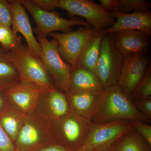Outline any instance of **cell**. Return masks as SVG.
Wrapping results in <instances>:
<instances>
[{
	"label": "cell",
	"mask_w": 151,
	"mask_h": 151,
	"mask_svg": "<svg viewBox=\"0 0 151 151\" xmlns=\"http://www.w3.org/2000/svg\"><path fill=\"white\" fill-rule=\"evenodd\" d=\"M119 120H139L147 124L150 122L116 85L103 90L90 121L93 124H103Z\"/></svg>",
	"instance_id": "1"
},
{
	"label": "cell",
	"mask_w": 151,
	"mask_h": 151,
	"mask_svg": "<svg viewBox=\"0 0 151 151\" xmlns=\"http://www.w3.org/2000/svg\"><path fill=\"white\" fill-rule=\"evenodd\" d=\"M47 123L55 144L70 151H76L83 146L92 122L78 116L71 109L66 116Z\"/></svg>",
	"instance_id": "2"
},
{
	"label": "cell",
	"mask_w": 151,
	"mask_h": 151,
	"mask_svg": "<svg viewBox=\"0 0 151 151\" xmlns=\"http://www.w3.org/2000/svg\"><path fill=\"white\" fill-rule=\"evenodd\" d=\"M6 52L18 72L21 81L35 83L42 89L55 87L52 77L41 59L32 55L27 46L22 44L14 50Z\"/></svg>",
	"instance_id": "3"
},
{
	"label": "cell",
	"mask_w": 151,
	"mask_h": 151,
	"mask_svg": "<svg viewBox=\"0 0 151 151\" xmlns=\"http://www.w3.org/2000/svg\"><path fill=\"white\" fill-rule=\"evenodd\" d=\"M37 35L41 47V59L52 77L55 86L64 93L69 92L72 67L59 54L55 40L49 41L45 36Z\"/></svg>",
	"instance_id": "4"
},
{
	"label": "cell",
	"mask_w": 151,
	"mask_h": 151,
	"mask_svg": "<svg viewBox=\"0 0 151 151\" xmlns=\"http://www.w3.org/2000/svg\"><path fill=\"white\" fill-rule=\"evenodd\" d=\"M53 143L46 121L35 113L24 115L22 126L14 143L15 151H37Z\"/></svg>",
	"instance_id": "5"
},
{
	"label": "cell",
	"mask_w": 151,
	"mask_h": 151,
	"mask_svg": "<svg viewBox=\"0 0 151 151\" xmlns=\"http://www.w3.org/2000/svg\"><path fill=\"white\" fill-rule=\"evenodd\" d=\"M123 60L111 36L104 34L95 71L104 89L117 85Z\"/></svg>",
	"instance_id": "6"
},
{
	"label": "cell",
	"mask_w": 151,
	"mask_h": 151,
	"mask_svg": "<svg viewBox=\"0 0 151 151\" xmlns=\"http://www.w3.org/2000/svg\"><path fill=\"white\" fill-rule=\"evenodd\" d=\"M131 121L119 120L103 124L92 123L81 148L90 151L109 148L133 129Z\"/></svg>",
	"instance_id": "7"
},
{
	"label": "cell",
	"mask_w": 151,
	"mask_h": 151,
	"mask_svg": "<svg viewBox=\"0 0 151 151\" xmlns=\"http://www.w3.org/2000/svg\"><path fill=\"white\" fill-rule=\"evenodd\" d=\"M71 16L86 19L95 32H101L114 24L115 19L101 5L90 0H59L58 7Z\"/></svg>",
	"instance_id": "8"
},
{
	"label": "cell",
	"mask_w": 151,
	"mask_h": 151,
	"mask_svg": "<svg viewBox=\"0 0 151 151\" xmlns=\"http://www.w3.org/2000/svg\"><path fill=\"white\" fill-rule=\"evenodd\" d=\"M95 32L93 28L81 27L73 31L54 32L49 35L56 40L58 50L63 59L73 69L84 47Z\"/></svg>",
	"instance_id": "9"
},
{
	"label": "cell",
	"mask_w": 151,
	"mask_h": 151,
	"mask_svg": "<svg viewBox=\"0 0 151 151\" xmlns=\"http://www.w3.org/2000/svg\"><path fill=\"white\" fill-rule=\"evenodd\" d=\"M20 1L25 8L31 14L37 25V28L35 29L36 34L47 36L48 34L58 31L68 32L74 26L81 25L86 27H92L87 21L67 19L56 12L43 10L29 0H20Z\"/></svg>",
	"instance_id": "10"
},
{
	"label": "cell",
	"mask_w": 151,
	"mask_h": 151,
	"mask_svg": "<svg viewBox=\"0 0 151 151\" xmlns=\"http://www.w3.org/2000/svg\"><path fill=\"white\" fill-rule=\"evenodd\" d=\"M65 93L56 87L41 89L34 113L47 122L62 118L71 111Z\"/></svg>",
	"instance_id": "11"
},
{
	"label": "cell",
	"mask_w": 151,
	"mask_h": 151,
	"mask_svg": "<svg viewBox=\"0 0 151 151\" xmlns=\"http://www.w3.org/2000/svg\"><path fill=\"white\" fill-rule=\"evenodd\" d=\"M147 58L143 54H132L123 57L117 85L129 97L145 75L148 66Z\"/></svg>",
	"instance_id": "12"
},
{
	"label": "cell",
	"mask_w": 151,
	"mask_h": 151,
	"mask_svg": "<svg viewBox=\"0 0 151 151\" xmlns=\"http://www.w3.org/2000/svg\"><path fill=\"white\" fill-rule=\"evenodd\" d=\"M41 88L29 81H21L4 91L7 99L23 115L34 113Z\"/></svg>",
	"instance_id": "13"
},
{
	"label": "cell",
	"mask_w": 151,
	"mask_h": 151,
	"mask_svg": "<svg viewBox=\"0 0 151 151\" xmlns=\"http://www.w3.org/2000/svg\"><path fill=\"white\" fill-rule=\"evenodd\" d=\"M12 14V29L17 34L19 32L26 41L29 51L34 56L40 58L41 47L34 35L29 17L20 0L8 1Z\"/></svg>",
	"instance_id": "14"
},
{
	"label": "cell",
	"mask_w": 151,
	"mask_h": 151,
	"mask_svg": "<svg viewBox=\"0 0 151 151\" xmlns=\"http://www.w3.org/2000/svg\"><path fill=\"white\" fill-rule=\"evenodd\" d=\"M112 14L116 21L113 25L101 31L104 34H111L124 30L141 31L148 35L151 34L150 12H135L122 14L117 12Z\"/></svg>",
	"instance_id": "15"
},
{
	"label": "cell",
	"mask_w": 151,
	"mask_h": 151,
	"mask_svg": "<svg viewBox=\"0 0 151 151\" xmlns=\"http://www.w3.org/2000/svg\"><path fill=\"white\" fill-rule=\"evenodd\" d=\"M116 48L123 57L143 54L150 45L149 35L138 30H124L110 34Z\"/></svg>",
	"instance_id": "16"
},
{
	"label": "cell",
	"mask_w": 151,
	"mask_h": 151,
	"mask_svg": "<svg viewBox=\"0 0 151 151\" xmlns=\"http://www.w3.org/2000/svg\"><path fill=\"white\" fill-rule=\"evenodd\" d=\"M102 92L84 91L68 92L65 94L72 110L78 116L90 121L97 108Z\"/></svg>",
	"instance_id": "17"
},
{
	"label": "cell",
	"mask_w": 151,
	"mask_h": 151,
	"mask_svg": "<svg viewBox=\"0 0 151 151\" xmlns=\"http://www.w3.org/2000/svg\"><path fill=\"white\" fill-rule=\"evenodd\" d=\"M104 89L100 79L95 73L79 66L72 69L69 92L74 93L84 91L102 92Z\"/></svg>",
	"instance_id": "18"
},
{
	"label": "cell",
	"mask_w": 151,
	"mask_h": 151,
	"mask_svg": "<svg viewBox=\"0 0 151 151\" xmlns=\"http://www.w3.org/2000/svg\"><path fill=\"white\" fill-rule=\"evenodd\" d=\"M24 115L10 102L0 113V125L6 134L14 143L23 123Z\"/></svg>",
	"instance_id": "19"
},
{
	"label": "cell",
	"mask_w": 151,
	"mask_h": 151,
	"mask_svg": "<svg viewBox=\"0 0 151 151\" xmlns=\"http://www.w3.org/2000/svg\"><path fill=\"white\" fill-rule=\"evenodd\" d=\"M104 35L101 32H95L83 49L76 66L84 68L95 73Z\"/></svg>",
	"instance_id": "20"
},
{
	"label": "cell",
	"mask_w": 151,
	"mask_h": 151,
	"mask_svg": "<svg viewBox=\"0 0 151 151\" xmlns=\"http://www.w3.org/2000/svg\"><path fill=\"white\" fill-rule=\"evenodd\" d=\"M109 151H151V145L133 128L118 139Z\"/></svg>",
	"instance_id": "21"
},
{
	"label": "cell",
	"mask_w": 151,
	"mask_h": 151,
	"mask_svg": "<svg viewBox=\"0 0 151 151\" xmlns=\"http://www.w3.org/2000/svg\"><path fill=\"white\" fill-rule=\"evenodd\" d=\"M20 81L18 72L9 59L6 52L0 47V91L4 92Z\"/></svg>",
	"instance_id": "22"
},
{
	"label": "cell",
	"mask_w": 151,
	"mask_h": 151,
	"mask_svg": "<svg viewBox=\"0 0 151 151\" xmlns=\"http://www.w3.org/2000/svg\"><path fill=\"white\" fill-rule=\"evenodd\" d=\"M0 44L5 52L14 50L22 45V37L11 27L0 25Z\"/></svg>",
	"instance_id": "23"
},
{
	"label": "cell",
	"mask_w": 151,
	"mask_h": 151,
	"mask_svg": "<svg viewBox=\"0 0 151 151\" xmlns=\"http://www.w3.org/2000/svg\"><path fill=\"white\" fill-rule=\"evenodd\" d=\"M151 98V68L149 65L145 73L129 98L132 102L136 100Z\"/></svg>",
	"instance_id": "24"
},
{
	"label": "cell",
	"mask_w": 151,
	"mask_h": 151,
	"mask_svg": "<svg viewBox=\"0 0 151 151\" xmlns=\"http://www.w3.org/2000/svg\"><path fill=\"white\" fill-rule=\"evenodd\" d=\"M151 8L150 3L145 0H118V12L122 14L130 12H149Z\"/></svg>",
	"instance_id": "25"
},
{
	"label": "cell",
	"mask_w": 151,
	"mask_h": 151,
	"mask_svg": "<svg viewBox=\"0 0 151 151\" xmlns=\"http://www.w3.org/2000/svg\"><path fill=\"white\" fill-rule=\"evenodd\" d=\"M12 14L8 1L0 0V25L11 27Z\"/></svg>",
	"instance_id": "26"
},
{
	"label": "cell",
	"mask_w": 151,
	"mask_h": 151,
	"mask_svg": "<svg viewBox=\"0 0 151 151\" xmlns=\"http://www.w3.org/2000/svg\"><path fill=\"white\" fill-rule=\"evenodd\" d=\"M132 126L138 134L151 145V126L139 121H131Z\"/></svg>",
	"instance_id": "27"
},
{
	"label": "cell",
	"mask_w": 151,
	"mask_h": 151,
	"mask_svg": "<svg viewBox=\"0 0 151 151\" xmlns=\"http://www.w3.org/2000/svg\"><path fill=\"white\" fill-rule=\"evenodd\" d=\"M133 103L137 110L151 121V98L136 100Z\"/></svg>",
	"instance_id": "28"
},
{
	"label": "cell",
	"mask_w": 151,
	"mask_h": 151,
	"mask_svg": "<svg viewBox=\"0 0 151 151\" xmlns=\"http://www.w3.org/2000/svg\"><path fill=\"white\" fill-rule=\"evenodd\" d=\"M0 151H15L14 143L0 125Z\"/></svg>",
	"instance_id": "29"
},
{
	"label": "cell",
	"mask_w": 151,
	"mask_h": 151,
	"mask_svg": "<svg viewBox=\"0 0 151 151\" xmlns=\"http://www.w3.org/2000/svg\"><path fill=\"white\" fill-rule=\"evenodd\" d=\"M32 2L43 10L51 12L58 7L59 0H32Z\"/></svg>",
	"instance_id": "30"
},
{
	"label": "cell",
	"mask_w": 151,
	"mask_h": 151,
	"mask_svg": "<svg viewBox=\"0 0 151 151\" xmlns=\"http://www.w3.org/2000/svg\"><path fill=\"white\" fill-rule=\"evenodd\" d=\"M100 5L109 12L112 13L118 12V0H100Z\"/></svg>",
	"instance_id": "31"
},
{
	"label": "cell",
	"mask_w": 151,
	"mask_h": 151,
	"mask_svg": "<svg viewBox=\"0 0 151 151\" xmlns=\"http://www.w3.org/2000/svg\"><path fill=\"white\" fill-rule=\"evenodd\" d=\"M37 151H71L66 148L58 144H50L45 146Z\"/></svg>",
	"instance_id": "32"
},
{
	"label": "cell",
	"mask_w": 151,
	"mask_h": 151,
	"mask_svg": "<svg viewBox=\"0 0 151 151\" xmlns=\"http://www.w3.org/2000/svg\"><path fill=\"white\" fill-rule=\"evenodd\" d=\"M8 103V100L7 99L4 92L0 91V113L5 108Z\"/></svg>",
	"instance_id": "33"
},
{
	"label": "cell",
	"mask_w": 151,
	"mask_h": 151,
	"mask_svg": "<svg viewBox=\"0 0 151 151\" xmlns=\"http://www.w3.org/2000/svg\"><path fill=\"white\" fill-rule=\"evenodd\" d=\"M110 147L109 148H105L101 149H99V150H94L92 151H109V149H110ZM76 151H85L84 150H82V149H80L79 150H78Z\"/></svg>",
	"instance_id": "34"
}]
</instances>
